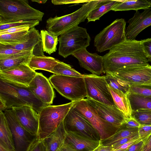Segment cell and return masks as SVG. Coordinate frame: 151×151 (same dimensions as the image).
<instances>
[{
	"label": "cell",
	"mask_w": 151,
	"mask_h": 151,
	"mask_svg": "<svg viewBox=\"0 0 151 151\" xmlns=\"http://www.w3.org/2000/svg\"><path fill=\"white\" fill-rule=\"evenodd\" d=\"M60 60L45 55H33L29 64V67L34 70H40L51 72Z\"/></svg>",
	"instance_id": "4316f807"
},
{
	"label": "cell",
	"mask_w": 151,
	"mask_h": 151,
	"mask_svg": "<svg viewBox=\"0 0 151 151\" xmlns=\"http://www.w3.org/2000/svg\"><path fill=\"white\" fill-rule=\"evenodd\" d=\"M108 86L115 105L122 113L125 121L132 118V110L127 98V94L115 89L108 84Z\"/></svg>",
	"instance_id": "603a6c76"
},
{
	"label": "cell",
	"mask_w": 151,
	"mask_h": 151,
	"mask_svg": "<svg viewBox=\"0 0 151 151\" xmlns=\"http://www.w3.org/2000/svg\"><path fill=\"white\" fill-rule=\"evenodd\" d=\"M142 48L148 62H151V38L141 40Z\"/></svg>",
	"instance_id": "ab89813d"
},
{
	"label": "cell",
	"mask_w": 151,
	"mask_h": 151,
	"mask_svg": "<svg viewBox=\"0 0 151 151\" xmlns=\"http://www.w3.org/2000/svg\"><path fill=\"white\" fill-rule=\"evenodd\" d=\"M54 74L72 77H83V75L69 65L60 61L52 70Z\"/></svg>",
	"instance_id": "d6a6232c"
},
{
	"label": "cell",
	"mask_w": 151,
	"mask_h": 151,
	"mask_svg": "<svg viewBox=\"0 0 151 151\" xmlns=\"http://www.w3.org/2000/svg\"><path fill=\"white\" fill-rule=\"evenodd\" d=\"M11 109L23 127L31 134L37 137L39 126L38 113L29 106L12 107Z\"/></svg>",
	"instance_id": "e0dca14e"
},
{
	"label": "cell",
	"mask_w": 151,
	"mask_h": 151,
	"mask_svg": "<svg viewBox=\"0 0 151 151\" xmlns=\"http://www.w3.org/2000/svg\"><path fill=\"white\" fill-rule=\"evenodd\" d=\"M91 37L86 28L78 26L71 28L60 36L58 54L64 58L89 46Z\"/></svg>",
	"instance_id": "52a82bcc"
},
{
	"label": "cell",
	"mask_w": 151,
	"mask_h": 151,
	"mask_svg": "<svg viewBox=\"0 0 151 151\" xmlns=\"http://www.w3.org/2000/svg\"><path fill=\"white\" fill-rule=\"evenodd\" d=\"M65 140L78 151H92L100 144V141L94 140L76 132L66 131Z\"/></svg>",
	"instance_id": "44dd1931"
},
{
	"label": "cell",
	"mask_w": 151,
	"mask_h": 151,
	"mask_svg": "<svg viewBox=\"0 0 151 151\" xmlns=\"http://www.w3.org/2000/svg\"><path fill=\"white\" fill-rule=\"evenodd\" d=\"M0 144L10 151H16L12 132L3 111H0Z\"/></svg>",
	"instance_id": "d4e9b609"
},
{
	"label": "cell",
	"mask_w": 151,
	"mask_h": 151,
	"mask_svg": "<svg viewBox=\"0 0 151 151\" xmlns=\"http://www.w3.org/2000/svg\"><path fill=\"white\" fill-rule=\"evenodd\" d=\"M57 151H78L71 145L65 140L62 146Z\"/></svg>",
	"instance_id": "c3c4849f"
},
{
	"label": "cell",
	"mask_w": 151,
	"mask_h": 151,
	"mask_svg": "<svg viewBox=\"0 0 151 151\" xmlns=\"http://www.w3.org/2000/svg\"><path fill=\"white\" fill-rule=\"evenodd\" d=\"M26 151H47L43 140L35 137L30 143Z\"/></svg>",
	"instance_id": "8d00e7d4"
},
{
	"label": "cell",
	"mask_w": 151,
	"mask_h": 151,
	"mask_svg": "<svg viewBox=\"0 0 151 151\" xmlns=\"http://www.w3.org/2000/svg\"><path fill=\"white\" fill-rule=\"evenodd\" d=\"M22 51L9 47L4 45L0 43V58L11 56Z\"/></svg>",
	"instance_id": "f35d334b"
},
{
	"label": "cell",
	"mask_w": 151,
	"mask_h": 151,
	"mask_svg": "<svg viewBox=\"0 0 151 151\" xmlns=\"http://www.w3.org/2000/svg\"><path fill=\"white\" fill-rule=\"evenodd\" d=\"M126 149H116L114 150L113 151H126Z\"/></svg>",
	"instance_id": "11a10c76"
},
{
	"label": "cell",
	"mask_w": 151,
	"mask_h": 151,
	"mask_svg": "<svg viewBox=\"0 0 151 151\" xmlns=\"http://www.w3.org/2000/svg\"><path fill=\"white\" fill-rule=\"evenodd\" d=\"M114 149L111 146H104L100 143L99 145L92 151H113Z\"/></svg>",
	"instance_id": "681fc988"
},
{
	"label": "cell",
	"mask_w": 151,
	"mask_h": 151,
	"mask_svg": "<svg viewBox=\"0 0 151 151\" xmlns=\"http://www.w3.org/2000/svg\"><path fill=\"white\" fill-rule=\"evenodd\" d=\"M66 134L63 121L55 131L43 140L47 151H57L63 144Z\"/></svg>",
	"instance_id": "cb8c5ba5"
},
{
	"label": "cell",
	"mask_w": 151,
	"mask_h": 151,
	"mask_svg": "<svg viewBox=\"0 0 151 151\" xmlns=\"http://www.w3.org/2000/svg\"><path fill=\"white\" fill-rule=\"evenodd\" d=\"M0 99L5 103L7 109L29 106L38 113L43 107L49 105L42 102L29 87L19 86L0 79Z\"/></svg>",
	"instance_id": "7a4b0ae2"
},
{
	"label": "cell",
	"mask_w": 151,
	"mask_h": 151,
	"mask_svg": "<svg viewBox=\"0 0 151 151\" xmlns=\"http://www.w3.org/2000/svg\"><path fill=\"white\" fill-rule=\"evenodd\" d=\"M141 41L126 39L116 45L103 56L104 73H113L124 68L149 64Z\"/></svg>",
	"instance_id": "6da1fadb"
},
{
	"label": "cell",
	"mask_w": 151,
	"mask_h": 151,
	"mask_svg": "<svg viewBox=\"0 0 151 151\" xmlns=\"http://www.w3.org/2000/svg\"><path fill=\"white\" fill-rule=\"evenodd\" d=\"M90 0H52V3L55 5H60L70 4H79L87 2Z\"/></svg>",
	"instance_id": "ee69618b"
},
{
	"label": "cell",
	"mask_w": 151,
	"mask_h": 151,
	"mask_svg": "<svg viewBox=\"0 0 151 151\" xmlns=\"http://www.w3.org/2000/svg\"><path fill=\"white\" fill-rule=\"evenodd\" d=\"M130 86L151 84V66L135 65L120 69L113 73Z\"/></svg>",
	"instance_id": "4fadbf2b"
},
{
	"label": "cell",
	"mask_w": 151,
	"mask_h": 151,
	"mask_svg": "<svg viewBox=\"0 0 151 151\" xmlns=\"http://www.w3.org/2000/svg\"><path fill=\"white\" fill-rule=\"evenodd\" d=\"M123 0H101L89 13L87 17L88 22L99 20L104 14L112 10Z\"/></svg>",
	"instance_id": "484cf974"
},
{
	"label": "cell",
	"mask_w": 151,
	"mask_h": 151,
	"mask_svg": "<svg viewBox=\"0 0 151 151\" xmlns=\"http://www.w3.org/2000/svg\"><path fill=\"white\" fill-rule=\"evenodd\" d=\"M4 114L12 132L16 151H26L36 137L21 125L12 109L4 111Z\"/></svg>",
	"instance_id": "7c38bea8"
},
{
	"label": "cell",
	"mask_w": 151,
	"mask_h": 151,
	"mask_svg": "<svg viewBox=\"0 0 151 151\" xmlns=\"http://www.w3.org/2000/svg\"><path fill=\"white\" fill-rule=\"evenodd\" d=\"M63 123L66 131L75 132L94 140H100L97 131L86 118L72 107L64 118Z\"/></svg>",
	"instance_id": "8fae6325"
},
{
	"label": "cell",
	"mask_w": 151,
	"mask_h": 151,
	"mask_svg": "<svg viewBox=\"0 0 151 151\" xmlns=\"http://www.w3.org/2000/svg\"><path fill=\"white\" fill-rule=\"evenodd\" d=\"M5 45L20 51L33 50V55L35 56L45 55L40 33L35 27L30 29L26 39L23 42L15 45Z\"/></svg>",
	"instance_id": "ffe728a7"
},
{
	"label": "cell",
	"mask_w": 151,
	"mask_h": 151,
	"mask_svg": "<svg viewBox=\"0 0 151 151\" xmlns=\"http://www.w3.org/2000/svg\"><path fill=\"white\" fill-rule=\"evenodd\" d=\"M72 108L86 118L97 131L100 140L110 137L119 129L101 117L85 99L76 101Z\"/></svg>",
	"instance_id": "9c48e42d"
},
{
	"label": "cell",
	"mask_w": 151,
	"mask_h": 151,
	"mask_svg": "<svg viewBox=\"0 0 151 151\" xmlns=\"http://www.w3.org/2000/svg\"><path fill=\"white\" fill-rule=\"evenodd\" d=\"M145 141L141 140L127 149L126 151H141Z\"/></svg>",
	"instance_id": "bcb514c9"
},
{
	"label": "cell",
	"mask_w": 151,
	"mask_h": 151,
	"mask_svg": "<svg viewBox=\"0 0 151 151\" xmlns=\"http://www.w3.org/2000/svg\"><path fill=\"white\" fill-rule=\"evenodd\" d=\"M0 151H10L2 145L0 144Z\"/></svg>",
	"instance_id": "f5cc1de1"
},
{
	"label": "cell",
	"mask_w": 151,
	"mask_h": 151,
	"mask_svg": "<svg viewBox=\"0 0 151 151\" xmlns=\"http://www.w3.org/2000/svg\"><path fill=\"white\" fill-rule=\"evenodd\" d=\"M44 13L27 0H0V24L23 21H42Z\"/></svg>",
	"instance_id": "3957f363"
},
{
	"label": "cell",
	"mask_w": 151,
	"mask_h": 151,
	"mask_svg": "<svg viewBox=\"0 0 151 151\" xmlns=\"http://www.w3.org/2000/svg\"><path fill=\"white\" fill-rule=\"evenodd\" d=\"M141 151H151V135L146 140Z\"/></svg>",
	"instance_id": "f907efd6"
},
{
	"label": "cell",
	"mask_w": 151,
	"mask_h": 151,
	"mask_svg": "<svg viewBox=\"0 0 151 151\" xmlns=\"http://www.w3.org/2000/svg\"><path fill=\"white\" fill-rule=\"evenodd\" d=\"M7 109V107L4 101L0 99V111H3Z\"/></svg>",
	"instance_id": "816d5d0a"
},
{
	"label": "cell",
	"mask_w": 151,
	"mask_h": 151,
	"mask_svg": "<svg viewBox=\"0 0 151 151\" xmlns=\"http://www.w3.org/2000/svg\"><path fill=\"white\" fill-rule=\"evenodd\" d=\"M138 132L137 128H128L122 125L113 135L105 139L100 140V143L104 146H111L115 142Z\"/></svg>",
	"instance_id": "4dcf8cb0"
},
{
	"label": "cell",
	"mask_w": 151,
	"mask_h": 151,
	"mask_svg": "<svg viewBox=\"0 0 151 151\" xmlns=\"http://www.w3.org/2000/svg\"><path fill=\"white\" fill-rule=\"evenodd\" d=\"M127 22L129 25L126 30V38L128 40H135L141 32L151 26V7L144 9L141 13L136 11L133 17Z\"/></svg>",
	"instance_id": "ac0fdd59"
},
{
	"label": "cell",
	"mask_w": 151,
	"mask_h": 151,
	"mask_svg": "<svg viewBox=\"0 0 151 151\" xmlns=\"http://www.w3.org/2000/svg\"><path fill=\"white\" fill-rule=\"evenodd\" d=\"M33 50H24L12 55L0 58V70L8 69L22 64L29 65L33 55Z\"/></svg>",
	"instance_id": "7402d4cb"
},
{
	"label": "cell",
	"mask_w": 151,
	"mask_h": 151,
	"mask_svg": "<svg viewBox=\"0 0 151 151\" xmlns=\"http://www.w3.org/2000/svg\"><path fill=\"white\" fill-rule=\"evenodd\" d=\"M72 55L78 60L81 67L89 71L92 74L99 76L104 73L103 56L96 53H90L86 48L78 50Z\"/></svg>",
	"instance_id": "d6986e66"
},
{
	"label": "cell",
	"mask_w": 151,
	"mask_h": 151,
	"mask_svg": "<svg viewBox=\"0 0 151 151\" xmlns=\"http://www.w3.org/2000/svg\"><path fill=\"white\" fill-rule=\"evenodd\" d=\"M126 24L124 19H117L104 28L95 37L96 50L101 52L110 50L125 40Z\"/></svg>",
	"instance_id": "ba28073f"
},
{
	"label": "cell",
	"mask_w": 151,
	"mask_h": 151,
	"mask_svg": "<svg viewBox=\"0 0 151 151\" xmlns=\"http://www.w3.org/2000/svg\"><path fill=\"white\" fill-rule=\"evenodd\" d=\"M138 132L140 138L146 140L151 135V125H141L138 128Z\"/></svg>",
	"instance_id": "60d3db41"
},
{
	"label": "cell",
	"mask_w": 151,
	"mask_h": 151,
	"mask_svg": "<svg viewBox=\"0 0 151 151\" xmlns=\"http://www.w3.org/2000/svg\"><path fill=\"white\" fill-rule=\"evenodd\" d=\"M32 1L35 2H36L38 3L39 4H44L45 3L46 1H47V0H31Z\"/></svg>",
	"instance_id": "db71d44e"
},
{
	"label": "cell",
	"mask_w": 151,
	"mask_h": 151,
	"mask_svg": "<svg viewBox=\"0 0 151 151\" xmlns=\"http://www.w3.org/2000/svg\"><path fill=\"white\" fill-rule=\"evenodd\" d=\"M76 101L57 105H49L43 107L38 113L39 126L37 137L43 140L55 131Z\"/></svg>",
	"instance_id": "5b68a950"
},
{
	"label": "cell",
	"mask_w": 151,
	"mask_h": 151,
	"mask_svg": "<svg viewBox=\"0 0 151 151\" xmlns=\"http://www.w3.org/2000/svg\"><path fill=\"white\" fill-rule=\"evenodd\" d=\"M104 76L108 85L112 88L127 94L130 87L127 82L120 79L114 74L111 73H106Z\"/></svg>",
	"instance_id": "836d02e7"
},
{
	"label": "cell",
	"mask_w": 151,
	"mask_h": 151,
	"mask_svg": "<svg viewBox=\"0 0 151 151\" xmlns=\"http://www.w3.org/2000/svg\"><path fill=\"white\" fill-rule=\"evenodd\" d=\"M83 78L87 97L110 106H116L108 88L104 76L85 74Z\"/></svg>",
	"instance_id": "30bf717a"
},
{
	"label": "cell",
	"mask_w": 151,
	"mask_h": 151,
	"mask_svg": "<svg viewBox=\"0 0 151 151\" xmlns=\"http://www.w3.org/2000/svg\"><path fill=\"white\" fill-rule=\"evenodd\" d=\"M132 111L139 109L151 110V97L129 92L127 94Z\"/></svg>",
	"instance_id": "83f0119b"
},
{
	"label": "cell",
	"mask_w": 151,
	"mask_h": 151,
	"mask_svg": "<svg viewBox=\"0 0 151 151\" xmlns=\"http://www.w3.org/2000/svg\"><path fill=\"white\" fill-rule=\"evenodd\" d=\"M40 22H27L21 21L11 23L7 24H0V31L7 29L11 27L24 25H29L31 28L35 27L39 24Z\"/></svg>",
	"instance_id": "74e56055"
},
{
	"label": "cell",
	"mask_w": 151,
	"mask_h": 151,
	"mask_svg": "<svg viewBox=\"0 0 151 151\" xmlns=\"http://www.w3.org/2000/svg\"><path fill=\"white\" fill-rule=\"evenodd\" d=\"M40 34L43 51L49 55L56 52L58 42V37L52 35L46 30H41Z\"/></svg>",
	"instance_id": "f546056e"
},
{
	"label": "cell",
	"mask_w": 151,
	"mask_h": 151,
	"mask_svg": "<svg viewBox=\"0 0 151 151\" xmlns=\"http://www.w3.org/2000/svg\"><path fill=\"white\" fill-rule=\"evenodd\" d=\"M37 73L28 65L22 64L8 69L0 70V79L19 86L28 87Z\"/></svg>",
	"instance_id": "5bb4252c"
},
{
	"label": "cell",
	"mask_w": 151,
	"mask_h": 151,
	"mask_svg": "<svg viewBox=\"0 0 151 151\" xmlns=\"http://www.w3.org/2000/svg\"><path fill=\"white\" fill-rule=\"evenodd\" d=\"M129 92L151 97V84L130 86Z\"/></svg>",
	"instance_id": "d590c367"
},
{
	"label": "cell",
	"mask_w": 151,
	"mask_h": 151,
	"mask_svg": "<svg viewBox=\"0 0 151 151\" xmlns=\"http://www.w3.org/2000/svg\"><path fill=\"white\" fill-rule=\"evenodd\" d=\"M28 87L44 103L48 105L52 104L55 97L53 87L49 79L42 73H37Z\"/></svg>",
	"instance_id": "2e32d148"
},
{
	"label": "cell",
	"mask_w": 151,
	"mask_h": 151,
	"mask_svg": "<svg viewBox=\"0 0 151 151\" xmlns=\"http://www.w3.org/2000/svg\"><path fill=\"white\" fill-rule=\"evenodd\" d=\"M150 4L147 0H123L112 10L114 11L130 10L138 11L150 7Z\"/></svg>",
	"instance_id": "f1b7e54d"
},
{
	"label": "cell",
	"mask_w": 151,
	"mask_h": 151,
	"mask_svg": "<svg viewBox=\"0 0 151 151\" xmlns=\"http://www.w3.org/2000/svg\"><path fill=\"white\" fill-rule=\"evenodd\" d=\"M29 31L0 34V43L8 45L21 43L26 39Z\"/></svg>",
	"instance_id": "1f68e13d"
},
{
	"label": "cell",
	"mask_w": 151,
	"mask_h": 151,
	"mask_svg": "<svg viewBox=\"0 0 151 151\" xmlns=\"http://www.w3.org/2000/svg\"><path fill=\"white\" fill-rule=\"evenodd\" d=\"M147 1L150 3V7H151V0H147Z\"/></svg>",
	"instance_id": "9f6ffc18"
},
{
	"label": "cell",
	"mask_w": 151,
	"mask_h": 151,
	"mask_svg": "<svg viewBox=\"0 0 151 151\" xmlns=\"http://www.w3.org/2000/svg\"><path fill=\"white\" fill-rule=\"evenodd\" d=\"M142 139L140 137L130 140L125 143L116 148L114 150L116 149H127L129 147L136 143L140 141Z\"/></svg>",
	"instance_id": "7dc6e473"
},
{
	"label": "cell",
	"mask_w": 151,
	"mask_h": 151,
	"mask_svg": "<svg viewBox=\"0 0 151 151\" xmlns=\"http://www.w3.org/2000/svg\"><path fill=\"white\" fill-rule=\"evenodd\" d=\"M132 117L135 119L141 125H151V110L139 109L132 111Z\"/></svg>",
	"instance_id": "e575fe53"
},
{
	"label": "cell",
	"mask_w": 151,
	"mask_h": 151,
	"mask_svg": "<svg viewBox=\"0 0 151 151\" xmlns=\"http://www.w3.org/2000/svg\"><path fill=\"white\" fill-rule=\"evenodd\" d=\"M85 99L101 117L119 129L125 122L122 113L116 106H110L88 97Z\"/></svg>",
	"instance_id": "9a60e30c"
},
{
	"label": "cell",
	"mask_w": 151,
	"mask_h": 151,
	"mask_svg": "<svg viewBox=\"0 0 151 151\" xmlns=\"http://www.w3.org/2000/svg\"><path fill=\"white\" fill-rule=\"evenodd\" d=\"M123 125L128 128H137L141 125L135 119L132 117L126 120Z\"/></svg>",
	"instance_id": "f6af8a7d"
},
{
	"label": "cell",
	"mask_w": 151,
	"mask_h": 151,
	"mask_svg": "<svg viewBox=\"0 0 151 151\" xmlns=\"http://www.w3.org/2000/svg\"><path fill=\"white\" fill-rule=\"evenodd\" d=\"M90 0L83 4L76 11L64 16L51 17L46 21L47 30L52 35L58 37L73 28L84 22L88 14L101 1Z\"/></svg>",
	"instance_id": "277c9868"
},
{
	"label": "cell",
	"mask_w": 151,
	"mask_h": 151,
	"mask_svg": "<svg viewBox=\"0 0 151 151\" xmlns=\"http://www.w3.org/2000/svg\"><path fill=\"white\" fill-rule=\"evenodd\" d=\"M31 28L29 25H24L14 27L0 31V34L11 33L29 30Z\"/></svg>",
	"instance_id": "7bdbcfd3"
},
{
	"label": "cell",
	"mask_w": 151,
	"mask_h": 151,
	"mask_svg": "<svg viewBox=\"0 0 151 151\" xmlns=\"http://www.w3.org/2000/svg\"><path fill=\"white\" fill-rule=\"evenodd\" d=\"M49 80L53 88L60 95L71 101H78L87 97L83 77L53 74Z\"/></svg>",
	"instance_id": "8992f818"
},
{
	"label": "cell",
	"mask_w": 151,
	"mask_h": 151,
	"mask_svg": "<svg viewBox=\"0 0 151 151\" xmlns=\"http://www.w3.org/2000/svg\"><path fill=\"white\" fill-rule=\"evenodd\" d=\"M139 137L138 132L119 139L113 143L111 146L114 149L132 140Z\"/></svg>",
	"instance_id": "b9f144b4"
}]
</instances>
